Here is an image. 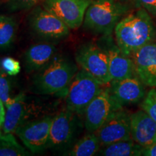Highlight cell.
Wrapping results in <instances>:
<instances>
[{
    "mask_svg": "<svg viewBox=\"0 0 156 156\" xmlns=\"http://www.w3.org/2000/svg\"><path fill=\"white\" fill-rule=\"evenodd\" d=\"M155 32L151 17L145 9L124 17L115 27L117 46L130 57L142 46L153 41Z\"/></svg>",
    "mask_w": 156,
    "mask_h": 156,
    "instance_id": "cell-1",
    "label": "cell"
},
{
    "mask_svg": "<svg viewBox=\"0 0 156 156\" xmlns=\"http://www.w3.org/2000/svg\"><path fill=\"white\" fill-rule=\"evenodd\" d=\"M77 73L75 64L64 58H55L34 77L33 85L39 94H64Z\"/></svg>",
    "mask_w": 156,
    "mask_h": 156,
    "instance_id": "cell-2",
    "label": "cell"
},
{
    "mask_svg": "<svg viewBox=\"0 0 156 156\" xmlns=\"http://www.w3.org/2000/svg\"><path fill=\"white\" fill-rule=\"evenodd\" d=\"M103 85L84 70L77 72L64 95L67 108L83 114L90 103L103 90Z\"/></svg>",
    "mask_w": 156,
    "mask_h": 156,
    "instance_id": "cell-3",
    "label": "cell"
},
{
    "mask_svg": "<svg viewBox=\"0 0 156 156\" xmlns=\"http://www.w3.org/2000/svg\"><path fill=\"white\" fill-rule=\"evenodd\" d=\"M124 12L116 0H95L87 7L84 26L95 34L109 35Z\"/></svg>",
    "mask_w": 156,
    "mask_h": 156,
    "instance_id": "cell-4",
    "label": "cell"
},
{
    "mask_svg": "<svg viewBox=\"0 0 156 156\" xmlns=\"http://www.w3.org/2000/svg\"><path fill=\"white\" fill-rule=\"evenodd\" d=\"M75 60L81 69L97 80L102 85L112 83L108 56L106 50L95 44H87L77 50Z\"/></svg>",
    "mask_w": 156,
    "mask_h": 156,
    "instance_id": "cell-5",
    "label": "cell"
},
{
    "mask_svg": "<svg viewBox=\"0 0 156 156\" xmlns=\"http://www.w3.org/2000/svg\"><path fill=\"white\" fill-rule=\"evenodd\" d=\"M76 114L67 110L53 117L50 128L48 147L54 151H62L71 145L78 130Z\"/></svg>",
    "mask_w": 156,
    "mask_h": 156,
    "instance_id": "cell-6",
    "label": "cell"
},
{
    "mask_svg": "<svg viewBox=\"0 0 156 156\" xmlns=\"http://www.w3.org/2000/svg\"><path fill=\"white\" fill-rule=\"evenodd\" d=\"M52 119V116H44L25 122L17 129L15 133L30 153H41L48 147Z\"/></svg>",
    "mask_w": 156,
    "mask_h": 156,
    "instance_id": "cell-7",
    "label": "cell"
},
{
    "mask_svg": "<svg viewBox=\"0 0 156 156\" xmlns=\"http://www.w3.org/2000/svg\"><path fill=\"white\" fill-rule=\"evenodd\" d=\"M122 108L123 107L115 101L109 87L103 88L89 103L84 112L85 128L89 132H95L104 124L113 112Z\"/></svg>",
    "mask_w": 156,
    "mask_h": 156,
    "instance_id": "cell-8",
    "label": "cell"
},
{
    "mask_svg": "<svg viewBox=\"0 0 156 156\" xmlns=\"http://www.w3.org/2000/svg\"><path fill=\"white\" fill-rule=\"evenodd\" d=\"M130 115L123 108L118 109L113 112L104 124L95 132L102 147L131 139Z\"/></svg>",
    "mask_w": 156,
    "mask_h": 156,
    "instance_id": "cell-9",
    "label": "cell"
},
{
    "mask_svg": "<svg viewBox=\"0 0 156 156\" xmlns=\"http://www.w3.org/2000/svg\"><path fill=\"white\" fill-rule=\"evenodd\" d=\"M91 0H44V8L61 19L70 29H77L83 23Z\"/></svg>",
    "mask_w": 156,
    "mask_h": 156,
    "instance_id": "cell-10",
    "label": "cell"
},
{
    "mask_svg": "<svg viewBox=\"0 0 156 156\" xmlns=\"http://www.w3.org/2000/svg\"><path fill=\"white\" fill-rule=\"evenodd\" d=\"M30 25L38 36L46 39H61L69 34L70 28L51 12L37 7L31 12Z\"/></svg>",
    "mask_w": 156,
    "mask_h": 156,
    "instance_id": "cell-11",
    "label": "cell"
},
{
    "mask_svg": "<svg viewBox=\"0 0 156 156\" xmlns=\"http://www.w3.org/2000/svg\"><path fill=\"white\" fill-rule=\"evenodd\" d=\"M136 75L145 86L156 87V43L151 42L132 56Z\"/></svg>",
    "mask_w": 156,
    "mask_h": 156,
    "instance_id": "cell-12",
    "label": "cell"
},
{
    "mask_svg": "<svg viewBox=\"0 0 156 156\" xmlns=\"http://www.w3.org/2000/svg\"><path fill=\"white\" fill-rule=\"evenodd\" d=\"M109 89L121 107L139 103L145 96V85L136 75L112 82Z\"/></svg>",
    "mask_w": 156,
    "mask_h": 156,
    "instance_id": "cell-13",
    "label": "cell"
},
{
    "mask_svg": "<svg viewBox=\"0 0 156 156\" xmlns=\"http://www.w3.org/2000/svg\"><path fill=\"white\" fill-rule=\"evenodd\" d=\"M131 137L143 149L156 142V122L142 109L130 115Z\"/></svg>",
    "mask_w": 156,
    "mask_h": 156,
    "instance_id": "cell-14",
    "label": "cell"
},
{
    "mask_svg": "<svg viewBox=\"0 0 156 156\" xmlns=\"http://www.w3.org/2000/svg\"><path fill=\"white\" fill-rule=\"evenodd\" d=\"M106 51L108 56L109 73L112 82L136 75L132 58L123 53L117 45L111 46Z\"/></svg>",
    "mask_w": 156,
    "mask_h": 156,
    "instance_id": "cell-15",
    "label": "cell"
},
{
    "mask_svg": "<svg viewBox=\"0 0 156 156\" xmlns=\"http://www.w3.org/2000/svg\"><path fill=\"white\" fill-rule=\"evenodd\" d=\"M53 44L41 43L31 46L25 54V64L28 72L40 71L53 61L56 53Z\"/></svg>",
    "mask_w": 156,
    "mask_h": 156,
    "instance_id": "cell-16",
    "label": "cell"
},
{
    "mask_svg": "<svg viewBox=\"0 0 156 156\" xmlns=\"http://www.w3.org/2000/svg\"><path fill=\"white\" fill-rule=\"evenodd\" d=\"M27 114L25 95L21 92L13 98L12 102L6 108L5 120L2 126L4 133H15L19 126L25 123Z\"/></svg>",
    "mask_w": 156,
    "mask_h": 156,
    "instance_id": "cell-17",
    "label": "cell"
},
{
    "mask_svg": "<svg viewBox=\"0 0 156 156\" xmlns=\"http://www.w3.org/2000/svg\"><path fill=\"white\" fill-rule=\"evenodd\" d=\"M143 150L131 138L103 146L98 153L106 156H138L142 155Z\"/></svg>",
    "mask_w": 156,
    "mask_h": 156,
    "instance_id": "cell-18",
    "label": "cell"
},
{
    "mask_svg": "<svg viewBox=\"0 0 156 156\" xmlns=\"http://www.w3.org/2000/svg\"><path fill=\"white\" fill-rule=\"evenodd\" d=\"M101 143L95 132H89L76 142L68 155L71 156H92L98 153L101 149Z\"/></svg>",
    "mask_w": 156,
    "mask_h": 156,
    "instance_id": "cell-19",
    "label": "cell"
},
{
    "mask_svg": "<svg viewBox=\"0 0 156 156\" xmlns=\"http://www.w3.org/2000/svg\"><path fill=\"white\" fill-rule=\"evenodd\" d=\"M17 30L16 20L12 17L0 15V48L9 47L14 41Z\"/></svg>",
    "mask_w": 156,
    "mask_h": 156,
    "instance_id": "cell-20",
    "label": "cell"
},
{
    "mask_svg": "<svg viewBox=\"0 0 156 156\" xmlns=\"http://www.w3.org/2000/svg\"><path fill=\"white\" fill-rule=\"evenodd\" d=\"M30 155L18 142L12 133L0 134V156H25Z\"/></svg>",
    "mask_w": 156,
    "mask_h": 156,
    "instance_id": "cell-21",
    "label": "cell"
},
{
    "mask_svg": "<svg viewBox=\"0 0 156 156\" xmlns=\"http://www.w3.org/2000/svg\"><path fill=\"white\" fill-rule=\"evenodd\" d=\"M8 76L0 67V99L5 105V108L11 104L14 98L11 96L12 83Z\"/></svg>",
    "mask_w": 156,
    "mask_h": 156,
    "instance_id": "cell-22",
    "label": "cell"
},
{
    "mask_svg": "<svg viewBox=\"0 0 156 156\" xmlns=\"http://www.w3.org/2000/svg\"><path fill=\"white\" fill-rule=\"evenodd\" d=\"M141 108L156 122V87H151V90L144 98Z\"/></svg>",
    "mask_w": 156,
    "mask_h": 156,
    "instance_id": "cell-23",
    "label": "cell"
},
{
    "mask_svg": "<svg viewBox=\"0 0 156 156\" xmlns=\"http://www.w3.org/2000/svg\"><path fill=\"white\" fill-rule=\"evenodd\" d=\"M0 67L9 76H15L20 72L21 67L17 60L12 57H5L0 63Z\"/></svg>",
    "mask_w": 156,
    "mask_h": 156,
    "instance_id": "cell-24",
    "label": "cell"
},
{
    "mask_svg": "<svg viewBox=\"0 0 156 156\" xmlns=\"http://www.w3.org/2000/svg\"><path fill=\"white\" fill-rule=\"evenodd\" d=\"M42 1L44 0H7V5L10 10L17 11L30 9Z\"/></svg>",
    "mask_w": 156,
    "mask_h": 156,
    "instance_id": "cell-25",
    "label": "cell"
},
{
    "mask_svg": "<svg viewBox=\"0 0 156 156\" xmlns=\"http://www.w3.org/2000/svg\"><path fill=\"white\" fill-rule=\"evenodd\" d=\"M137 2L148 12V13L156 15V0H136Z\"/></svg>",
    "mask_w": 156,
    "mask_h": 156,
    "instance_id": "cell-26",
    "label": "cell"
},
{
    "mask_svg": "<svg viewBox=\"0 0 156 156\" xmlns=\"http://www.w3.org/2000/svg\"><path fill=\"white\" fill-rule=\"evenodd\" d=\"M142 155L146 156H156V142L147 148L143 150Z\"/></svg>",
    "mask_w": 156,
    "mask_h": 156,
    "instance_id": "cell-27",
    "label": "cell"
},
{
    "mask_svg": "<svg viewBox=\"0 0 156 156\" xmlns=\"http://www.w3.org/2000/svg\"><path fill=\"white\" fill-rule=\"evenodd\" d=\"M6 108L5 105L1 99H0V126H2L4 120H5Z\"/></svg>",
    "mask_w": 156,
    "mask_h": 156,
    "instance_id": "cell-28",
    "label": "cell"
},
{
    "mask_svg": "<svg viewBox=\"0 0 156 156\" xmlns=\"http://www.w3.org/2000/svg\"><path fill=\"white\" fill-rule=\"evenodd\" d=\"M1 129H2V126H0V134H1L2 133H1Z\"/></svg>",
    "mask_w": 156,
    "mask_h": 156,
    "instance_id": "cell-29",
    "label": "cell"
}]
</instances>
